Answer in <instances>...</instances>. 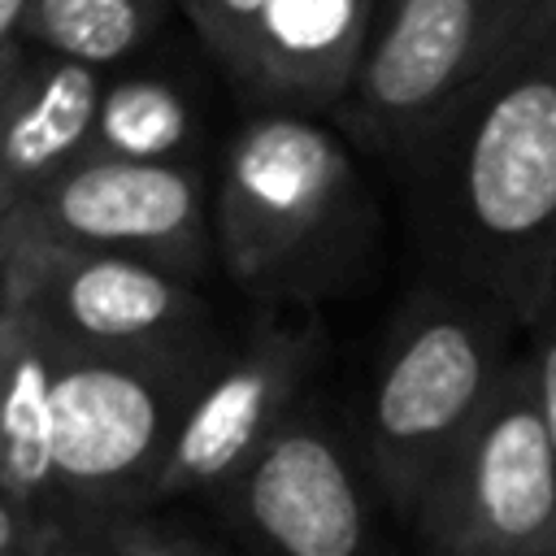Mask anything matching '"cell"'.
Listing matches in <instances>:
<instances>
[{
  "label": "cell",
  "mask_w": 556,
  "mask_h": 556,
  "mask_svg": "<svg viewBox=\"0 0 556 556\" xmlns=\"http://www.w3.org/2000/svg\"><path fill=\"white\" fill-rule=\"evenodd\" d=\"M526 339L521 321L491 295L421 274L395 308L378 348L361 447L404 530L417 521L434 478L486 417Z\"/></svg>",
  "instance_id": "obj_3"
},
{
  "label": "cell",
  "mask_w": 556,
  "mask_h": 556,
  "mask_svg": "<svg viewBox=\"0 0 556 556\" xmlns=\"http://www.w3.org/2000/svg\"><path fill=\"white\" fill-rule=\"evenodd\" d=\"M426 274L500 300L521 330L556 274V26L404 165Z\"/></svg>",
  "instance_id": "obj_1"
},
{
  "label": "cell",
  "mask_w": 556,
  "mask_h": 556,
  "mask_svg": "<svg viewBox=\"0 0 556 556\" xmlns=\"http://www.w3.org/2000/svg\"><path fill=\"white\" fill-rule=\"evenodd\" d=\"M374 226L348 143L313 113L261 109L239 126L213 195V252L256 304L339 295L361 278Z\"/></svg>",
  "instance_id": "obj_2"
},
{
  "label": "cell",
  "mask_w": 556,
  "mask_h": 556,
  "mask_svg": "<svg viewBox=\"0 0 556 556\" xmlns=\"http://www.w3.org/2000/svg\"><path fill=\"white\" fill-rule=\"evenodd\" d=\"M556 26V0H382L334 109L343 135L395 169Z\"/></svg>",
  "instance_id": "obj_5"
},
{
  "label": "cell",
  "mask_w": 556,
  "mask_h": 556,
  "mask_svg": "<svg viewBox=\"0 0 556 556\" xmlns=\"http://www.w3.org/2000/svg\"><path fill=\"white\" fill-rule=\"evenodd\" d=\"M169 0H30L22 43L91 70L135 56L165 22Z\"/></svg>",
  "instance_id": "obj_14"
},
{
  "label": "cell",
  "mask_w": 556,
  "mask_h": 556,
  "mask_svg": "<svg viewBox=\"0 0 556 556\" xmlns=\"http://www.w3.org/2000/svg\"><path fill=\"white\" fill-rule=\"evenodd\" d=\"M39 556H100V552H96V539H91V534L61 530V526H43Z\"/></svg>",
  "instance_id": "obj_20"
},
{
  "label": "cell",
  "mask_w": 556,
  "mask_h": 556,
  "mask_svg": "<svg viewBox=\"0 0 556 556\" xmlns=\"http://www.w3.org/2000/svg\"><path fill=\"white\" fill-rule=\"evenodd\" d=\"M178 4H182L187 22L195 26V35L204 39V48L222 61V70L235 74L243 61L248 35L269 0H178Z\"/></svg>",
  "instance_id": "obj_16"
},
{
  "label": "cell",
  "mask_w": 556,
  "mask_h": 556,
  "mask_svg": "<svg viewBox=\"0 0 556 556\" xmlns=\"http://www.w3.org/2000/svg\"><path fill=\"white\" fill-rule=\"evenodd\" d=\"M100 70L26 48L0 104V226L65 169L87 161Z\"/></svg>",
  "instance_id": "obj_12"
},
{
  "label": "cell",
  "mask_w": 556,
  "mask_h": 556,
  "mask_svg": "<svg viewBox=\"0 0 556 556\" xmlns=\"http://www.w3.org/2000/svg\"><path fill=\"white\" fill-rule=\"evenodd\" d=\"M26 4H30V0H0V52H4V48H13V43L22 39Z\"/></svg>",
  "instance_id": "obj_21"
},
{
  "label": "cell",
  "mask_w": 556,
  "mask_h": 556,
  "mask_svg": "<svg viewBox=\"0 0 556 556\" xmlns=\"http://www.w3.org/2000/svg\"><path fill=\"white\" fill-rule=\"evenodd\" d=\"M61 339L17 295H0V491L39 526H56L52 387Z\"/></svg>",
  "instance_id": "obj_13"
},
{
  "label": "cell",
  "mask_w": 556,
  "mask_h": 556,
  "mask_svg": "<svg viewBox=\"0 0 556 556\" xmlns=\"http://www.w3.org/2000/svg\"><path fill=\"white\" fill-rule=\"evenodd\" d=\"M226 348V339L191 352H83L61 343L52 387L61 530L91 534L148 513L178 426Z\"/></svg>",
  "instance_id": "obj_4"
},
{
  "label": "cell",
  "mask_w": 556,
  "mask_h": 556,
  "mask_svg": "<svg viewBox=\"0 0 556 556\" xmlns=\"http://www.w3.org/2000/svg\"><path fill=\"white\" fill-rule=\"evenodd\" d=\"M413 556H556V443L521 356L408 526Z\"/></svg>",
  "instance_id": "obj_7"
},
{
  "label": "cell",
  "mask_w": 556,
  "mask_h": 556,
  "mask_svg": "<svg viewBox=\"0 0 556 556\" xmlns=\"http://www.w3.org/2000/svg\"><path fill=\"white\" fill-rule=\"evenodd\" d=\"M43 526L9 495L0 491V556H39Z\"/></svg>",
  "instance_id": "obj_19"
},
{
  "label": "cell",
  "mask_w": 556,
  "mask_h": 556,
  "mask_svg": "<svg viewBox=\"0 0 556 556\" xmlns=\"http://www.w3.org/2000/svg\"><path fill=\"white\" fill-rule=\"evenodd\" d=\"M326 356L317 308L256 304L252 326L226 348L200 395L191 400L174 452L152 486L148 513L195 491L222 495L252 456L304 404V387Z\"/></svg>",
  "instance_id": "obj_9"
},
{
  "label": "cell",
  "mask_w": 556,
  "mask_h": 556,
  "mask_svg": "<svg viewBox=\"0 0 556 556\" xmlns=\"http://www.w3.org/2000/svg\"><path fill=\"white\" fill-rule=\"evenodd\" d=\"M91 539H96L100 556H213L200 539H191L174 526H161L148 513L117 517V521L91 530Z\"/></svg>",
  "instance_id": "obj_17"
},
{
  "label": "cell",
  "mask_w": 556,
  "mask_h": 556,
  "mask_svg": "<svg viewBox=\"0 0 556 556\" xmlns=\"http://www.w3.org/2000/svg\"><path fill=\"white\" fill-rule=\"evenodd\" d=\"M252 556H404L361 434L326 408L300 404L252 465L222 491Z\"/></svg>",
  "instance_id": "obj_6"
},
{
  "label": "cell",
  "mask_w": 556,
  "mask_h": 556,
  "mask_svg": "<svg viewBox=\"0 0 556 556\" xmlns=\"http://www.w3.org/2000/svg\"><path fill=\"white\" fill-rule=\"evenodd\" d=\"M187 148H191V104L174 83L139 78V74L104 83L87 156L187 165L182 161Z\"/></svg>",
  "instance_id": "obj_15"
},
{
  "label": "cell",
  "mask_w": 556,
  "mask_h": 556,
  "mask_svg": "<svg viewBox=\"0 0 556 556\" xmlns=\"http://www.w3.org/2000/svg\"><path fill=\"white\" fill-rule=\"evenodd\" d=\"M382 0H269L230 74L252 100L287 113H334L361 70Z\"/></svg>",
  "instance_id": "obj_11"
},
{
  "label": "cell",
  "mask_w": 556,
  "mask_h": 556,
  "mask_svg": "<svg viewBox=\"0 0 556 556\" xmlns=\"http://www.w3.org/2000/svg\"><path fill=\"white\" fill-rule=\"evenodd\" d=\"M22 52H26V43H22V39H17L13 48H4V52H0V104H4V96H9V83H13V74H17Z\"/></svg>",
  "instance_id": "obj_22"
},
{
  "label": "cell",
  "mask_w": 556,
  "mask_h": 556,
  "mask_svg": "<svg viewBox=\"0 0 556 556\" xmlns=\"http://www.w3.org/2000/svg\"><path fill=\"white\" fill-rule=\"evenodd\" d=\"M0 295L83 352H191L217 343L200 291L148 261L100 252H0Z\"/></svg>",
  "instance_id": "obj_10"
},
{
  "label": "cell",
  "mask_w": 556,
  "mask_h": 556,
  "mask_svg": "<svg viewBox=\"0 0 556 556\" xmlns=\"http://www.w3.org/2000/svg\"><path fill=\"white\" fill-rule=\"evenodd\" d=\"M0 252L135 256L195 282L213 256V213L191 165L87 156L0 226Z\"/></svg>",
  "instance_id": "obj_8"
},
{
  "label": "cell",
  "mask_w": 556,
  "mask_h": 556,
  "mask_svg": "<svg viewBox=\"0 0 556 556\" xmlns=\"http://www.w3.org/2000/svg\"><path fill=\"white\" fill-rule=\"evenodd\" d=\"M526 361H530V374H534V395H539V413L547 421V434L556 443V274H552V287L534 313V321L526 326Z\"/></svg>",
  "instance_id": "obj_18"
}]
</instances>
